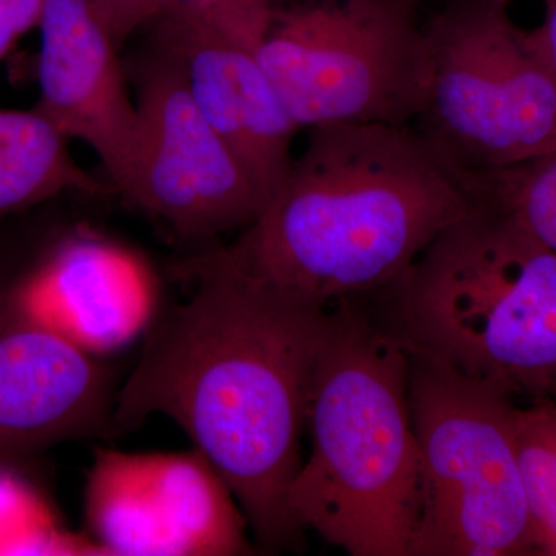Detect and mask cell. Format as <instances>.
<instances>
[{
    "instance_id": "cell-1",
    "label": "cell",
    "mask_w": 556,
    "mask_h": 556,
    "mask_svg": "<svg viewBox=\"0 0 556 556\" xmlns=\"http://www.w3.org/2000/svg\"><path fill=\"white\" fill-rule=\"evenodd\" d=\"M190 298L155 321L113 402L110 437L177 422L214 464L265 551L298 548L288 506L331 306L274 287L225 248L189 260Z\"/></svg>"
},
{
    "instance_id": "cell-2",
    "label": "cell",
    "mask_w": 556,
    "mask_h": 556,
    "mask_svg": "<svg viewBox=\"0 0 556 556\" xmlns=\"http://www.w3.org/2000/svg\"><path fill=\"white\" fill-rule=\"evenodd\" d=\"M308 131L257 218L223 247L300 299L332 306L383 291L479 204L468 174L408 126Z\"/></svg>"
},
{
    "instance_id": "cell-3",
    "label": "cell",
    "mask_w": 556,
    "mask_h": 556,
    "mask_svg": "<svg viewBox=\"0 0 556 556\" xmlns=\"http://www.w3.org/2000/svg\"><path fill=\"white\" fill-rule=\"evenodd\" d=\"M407 350L353 299L331 306L311 388L313 452L289 486L300 529L351 556H409L426 479Z\"/></svg>"
},
{
    "instance_id": "cell-4",
    "label": "cell",
    "mask_w": 556,
    "mask_h": 556,
    "mask_svg": "<svg viewBox=\"0 0 556 556\" xmlns=\"http://www.w3.org/2000/svg\"><path fill=\"white\" fill-rule=\"evenodd\" d=\"M408 353L510 397L556 401V252L479 200L379 292Z\"/></svg>"
},
{
    "instance_id": "cell-5",
    "label": "cell",
    "mask_w": 556,
    "mask_h": 556,
    "mask_svg": "<svg viewBox=\"0 0 556 556\" xmlns=\"http://www.w3.org/2000/svg\"><path fill=\"white\" fill-rule=\"evenodd\" d=\"M511 0H450L424 28L417 131L466 174L556 150V75Z\"/></svg>"
},
{
    "instance_id": "cell-6",
    "label": "cell",
    "mask_w": 556,
    "mask_h": 556,
    "mask_svg": "<svg viewBox=\"0 0 556 556\" xmlns=\"http://www.w3.org/2000/svg\"><path fill=\"white\" fill-rule=\"evenodd\" d=\"M408 358L409 408L426 479L409 556L536 555L514 397L419 354Z\"/></svg>"
},
{
    "instance_id": "cell-7",
    "label": "cell",
    "mask_w": 556,
    "mask_h": 556,
    "mask_svg": "<svg viewBox=\"0 0 556 556\" xmlns=\"http://www.w3.org/2000/svg\"><path fill=\"white\" fill-rule=\"evenodd\" d=\"M416 0H299L277 7L260 61L298 129L407 126L422 104Z\"/></svg>"
},
{
    "instance_id": "cell-8",
    "label": "cell",
    "mask_w": 556,
    "mask_h": 556,
    "mask_svg": "<svg viewBox=\"0 0 556 556\" xmlns=\"http://www.w3.org/2000/svg\"><path fill=\"white\" fill-rule=\"evenodd\" d=\"M138 75L129 177L121 190L188 240L244 229L263 208L239 159L201 112L178 62L155 42Z\"/></svg>"
},
{
    "instance_id": "cell-9",
    "label": "cell",
    "mask_w": 556,
    "mask_h": 556,
    "mask_svg": "<svg viewBox=\"0 0 556 556\" xmlns=\"http://www.w3.org/2000/svg\"><path fill=\"white\" fill-rule=\"evenodd\" d=\"M273 9L274 0H179L150 25L254 182L263 207L287 177L299 131L260 61Z\"/></svg>"
},
{
    "instance_id": "cell-10",
    "label": "cell",
    "mask_w": 556,
    "mask_h": 556,
    "mask_svg": "<svg viewBox=\"0 0 556 556\" xmlns=\"http://www.w3.org/2000/svg\"><path fill=\"white\" fill-rule=\"evenodd\" d=\"M25 318L83 353H118L155 324L160 281L144 255L80 230L3 294Z\"/></svg>"
},
{
    "instance_id": "cell-11",
    "label": "cell",
    "mask_w": 556,
    "mask_h": 556,
    "mask_svg": "<svg viewBox=\"0 0 556 556\" xmlns=\"http://www.w3.org/2000/svg\"><path fill=\"white\" fill-rule=\"evenodd\" d=\"M36 110L100 160L112 189L129 177L137 108L119 49L90 0H46L39 22Z\"/></svg>"
},
{
    "instance_id": "cell-12",
    "label": "cell",
    "mask_w": 556,
    "mask_h": 556,
    "mask_svg": "<svg viewBox=\"0 0 556 556\" xmlns=\"http://www.w3.org/2000/svg\"><path fill=\"white\" fill-rule=\"evenodd\" d=\"M108 369L0 295V464L65 439L110 437Z\"/></svg>"
},
{
    "instance_id": "cell-13",
    "label": "cell",
    "mask_w": 556,
    "mask_h": 556,
    "mask_svg": "<svg viewBox=\"0 0 556 556\" xmlns=\"http://www.w3.org/2000/svg\"><path fill=\"white\" fill-rule=\"evenodd\" d=\"M150 477L177 556L251 555L248 519L199 448L148 453Z\"/></svg>"
},
{
    "instance_id": "cell-14",
    "label": "cell",
    "mask_w": 556,
    "mask_h": 556,
    "mask_svg": "<svg viewBox=\"0 0 556 556\" xmlns=\"http://www.w3.org/2000/svg\"><path fill=\"white\" fill-rule=\"evenodd\" d=\"M87 536L102 555L174 556L150 481L148 453L97 450L84 496Z\"/></svg>"
},
{
    "instance_id": "cell-15",
    "label": "cell",
    "mask_w": 556,
    "mask_h": 556,
    "mask_svg": "<svg viewBox=\"0 0 556 556\" xmlns=\"http://www.w3.org/2000/svg\"><path fill=\"white\" fill-rule=\"evenodd\" d=\"M68 142L38 110L0 108V217L67 192H102Z\"/></svg>"
},
{
    "instance_id": "cell-16",
    "label": "cell",
    "mask_w": 556,
    "mask_h": 556,
    "mask_svg": "<svg viewBox=\"0 0 556 556\" xmlns=\"http://www.w3.org/2000/svg\"><path fill=\"white\" fill-rule=\"evenodd\" d=\"M515 445L536 555H556V401L515 407Z\"/></svg>"
},
{
    "instance_id": "cell-17",
    "label": "cell",
    "mask_w": 556,
    "mask_h": 556,
    "mask_svg": "<svg viewBox=\"0 0 556 556\" xmlns=\"http://www.w3.org/2000/svg\"><path fill=\"white\" fill-rule=\"evenodd\" d=\"M24 555L102 554L89 536L61 526L30 482L0 464V556Z\"/></svg>"
},
{
    "instance_id": "cell-18",
    "label": "cell",
    "mask_w": 556,
    "mask_h": 556,
    "mask_svg": "<svg viewBox=\"0 0 556 556\" xmlns=\"http://www.w3.org/2000/svg\"><path fill=\"white\" fill-rule=\"evenodd\" d=\"M479 200L518 219L556 252V150L506 169L471 174Z\"/></svg>"
},
{
    "instance_id": "cell-19",
    "label": "cell",
    "mask_w": 556,
    "mask_h": 556,
    "mask_svg": "<svg viewBox=\"0 0 556 556\" xmlns=\"http://www.w3.org/2000/svg\"><path fill=\"white\" fill-rule=\"evenodd\" d=\"M118 49L141 28H148L179 0H90Z\"/></svg>"
},
{
    "instance_id": "cell-20",
    "label": "cell",
    "mask_w": 556,
    "mask_h": 556,
    "mask_svg": "<svg viewBox=\"0 0 556 556\" xmlns=\"http://www.w3.org/2000/svg\"><path fill=\"white\" fill-rule=\"evenodd\" d=\"M46 0H0V61L22 36L39 27Z\"/></svg>"
},
{
    "instance_id": "cell-21",
    "label": "cell",
    "mask_w": 556,
    "mask_h": 556,
    "mask_svg": "<svg viewBox=\"0 0 556 556\" xmlns=\"http://www.w3.org/2000/svg\"><path fill=\"white\" fill-rule=\"evenodd\" d=\"M544 17L535 35L556 75V0H543Z\"/></svg>"
}]
</instances>
